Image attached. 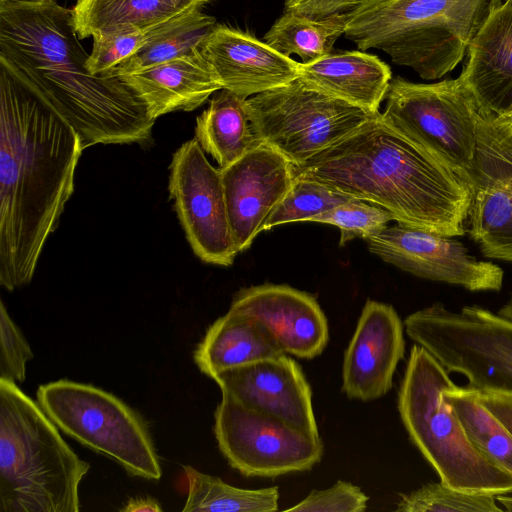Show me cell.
Listing matches in <instances>:
<instances>
[{
    "label": "cell",
    "instance_id": "6da1fadb",
    "mask_svg": "<svg viewBox=\"0 0 512 512\" xmlns=\"http://www.w3.org/2000/svg\"><path fill=\"white\" fill-rule=\"evenodd\" d=\"M72 9L54 0H0V67L76 131L82 149L144 144L155 120L120 77L93 75Z\"/></svg>",
    "mask_w": 512,
    "mask_h": 512
},
{
    "label": "cell",
    "instance_id": "7a4b0ae2",
    "mask_svg": "<svg viewBox=\"0 0 512 512\" xmlns=\"http://www.w3.org/2000/svg\"><path fill=\"white\" fill-rule=\"evenodd\" d=\"M71 125L0 67V284H28L74 190Z\"/></svg>",
    "mask_w": 512,
    "mask_h": 512
},
{
    "label": "cell",
    "instance_id": "3957f363",
    "mask_svg": "<svg viewBox=\"0 0 512 512\" xmlns=\"http://www.w3.org/2000/svg\"><path fill=\"white\" fill-rule=\"evenodd\" d=\"M295 176L318 180L389 210L397 222L445 236L465 231L470 184L374 115L318 153Z\"/></svg>",
    "mask_w": 512,
    "mask_h": 512
},
{
    "label": "cell",
    "instance_id": "277c9868",
    "mask_svg": "<svg viewBox=\"0 0 512 512\" xmlns=\"http://www.w3.org/2000/svg\"><path fill=\"white\" fill-rule=\"evenodd\" d=\"M37 401L0 379V512H78L90 465Z\"/></svg>",
    "mask_w": 512,
    "mask_h": 512
},
{
    "label": "cell",
    "instance_id": "5b68a950",
    "mask_svg": "<svg viewBox=\"0 0 512 512\" xmlns=\"http://www.w3.org/2000/svg\"><path fill=\"white\" fill-rule=\"evenodd\" d=\"M493 0H360L344 35L361 51L378 49L424 80L451 72L487 17Z\"/></svg>",
    "mask_w": 512,
    "mask_h": 512
},
{
    "label": "cell",
    "instance_id": "8992f818",
    "mask_svg": "<svg viewBox=\"0 0 512 512\" xmlns=\"http://www.w3.org/2000/svg\"><path fill=\"white\" fill-rule=\"evenodd\" d=\"M455 385L446 368L425 348L410 350L398 392V410L412 443L445 484L464 491L512 492V475L472 444L443 393Z\"/></svg>",
    "mask_w": 512,
    "mask_h": 512
},
{
    "label": "cell",
    "instance_id": "52a82bcc",
    "mask_svg": "<svg viewBox=\"0 0 512 512\" xmlns=\"http://www.w3.org/2000/svg\"><path fill=\"white\" fill-rule=\"evenodd\" d=\"M37 402L65 434L120 464L128 474L159 480L162 469L143 418L115 395L61 379L38 387Z\"/></svg>",
    "mask_w": 512,
    "mask_h": 512
},
{
    "label": "cell",
    "instance_id": "ba28073f",
    "mask_svg": "<svg viewBox=\"0 0 512 512\" xmlns=\"http://www.w3.org/2000/svg\"><path fill=\"white\" fill-rule=\"evenodd\" d=\"M403 323L411 340L467 386L512 393V321L478 305L454 311L435 302Z\"/></svg>",
    "mask_w": 512,
    "mask_h": 512
},
{
    "label": "cell",
    "instance_id": "9c48e42d",
    "mask_svg": "<svg viewBox=\"0 0 512 512\" xmlns=\"http://www.w3.org/2000/svg\"><path fill=\"white\" fill-rule=\"evenodd\" d=\"M381 118L470 184L482 117L460 77L435 83L392 79Z\"/></svg>",
    "mask_w": 512,
    "mask_h": 512
},
{
    "label": "cell",
    "instance_id": "30bf717a",
    "mask_svg": "<svg viewBox=\"0 0 512 512\" xmlns=\"http://www.w3.org/2000/svg\"><path fill=\"white\" fill-rule=\"evenodd\" d=\"M246 109L261 141L295 167L347 137L378 113L315 90L300 79L253 95Z\"/></svg>",
    "mask_w": 512,
    "mask_h": 512
},
{
    "label": "cell",
    "instance_id": "8fae6325",
    "mask_svg": "<svg viewBox=\"0 0 512 512\" xmlns=\"http://www.w3.org/2000/svg\"><path fill=\"white\" fill-rule=\"evenodd\" d=\"M214 433L229 465L246 477L307 471L324 454L320 437L248 408L224 393L214 413Z\"/></svg>",
    "mask_w": 512,
    "mask_h": 512
},
{
    "label": "cell",
    "instance_id": "7c38bea8",
    "mask_svg": "<svg viewBox=\"0 0 512 512\" xmlns=\"http://www.w3.org/2000/svg\"><path fill=\"white\" fill-rule=\"evenodd\" d=\"M169 193L196 256L209 264L232 265L238 252L221 171L210 164L196 138L183 143L173 154Z\"/></svg>",
    "mask_w": 512,
    "mask_h": 512
},
{
    "label": "cell",
    "instance_id": "4fadbf2b",
    "mask_svg": "<svg viewBox=\"0 0 512 512\" xmlns=\"http://www.w3.org/2000/svg\"><path fill=\"white\" fill-rule=\"evenodd\" d=\"M370 252L415 276L463 287L472 292L500 291L504 271L469 254L453 237L401 222L365 238Z\"/></svg>",
    "mask_w": 512,
    "mask_h": 512
},
{
    "label": "cell",
    "instance_id": "5bb4252c",
    "mask_svg": "<svg viewBox=\"0 0 512 512\" xmlns=\"http://www.w3.org/2000/svg\"><path fill=\"white\" fill-rule=\"evenodd\" d=\"M470 186V237L485 257L512 262V145L483 115Z\"/></svg>",
    "mask_w": 512,
    "mask_h": 512
},
{
    "label": "cell",
    "instance_id": "9a60e30c",
    "mask_svg": "<svg viewBox=\"0 0 512 512\" xmlns=\"http://www.w3.org/2000/svg\"><path fill=\"white\" fill-rule=\"evenodd\" d=\"M237 252L250 247L273 210L289 190L294 165L266 144L220 168Z\"/></svg>",
    "mask_w": 512,
    "mask_h": 512
},
{
    "label": "cell",
    "instance_id": "2e32d148",
    "mask_svg": "<svg viewBox=\"0 0 512 512\" xmlns=\"http://www.w3.org/2000/svg\"><path fill=\"white\" fill-rule=\"evenodd\" d=\"M213 380L242 405L320 437L311 387L301 366L286 353L220 372Z\"/></svg>",
    "mask_w": 512,
    "mask_h": 512
},
{
    "label": "cell",
    "instance_id": "e0dca14e",
    "mask_svg": "<svg viewBox=\"0 0 512 512\" xmlns=\"http://www.w3.org/2000/svg\"><path fill=\"white\" fill-rule=\"evenodd\" d=\"M404 329L393 306L366 301L343 358L342 391L347 397L371 401L390 391L405 354Z\"/></svg>",
    "mask_w": 512,
    "mask_h": 512
},
{
    "label": "cell",
    "instance_id": "ac0fdd59",
    "mask_svg": "<svg viewBox=\"0 0 512 512\" xmlns=\"http://www.w3.org/2000/svg\"><path fill=\"white\" fill-rule=\"evenodd\" d=\"M230 308L259 319L286 354L312 359L328 343V321L316 298L288 285L262 284L241 289Z\"/></svg>",
    "mask_w": 512,
    "mask_h": 512
},
{
    "label": "cell",
    "instance_id": "d6986e66",
    "mask_svg": "<svg viewBox=\"0 0 512 512\" xmlns=\"http://www.w3.org/2000/svg\"><path fill=\"white\" fill-rule=\"evenodd\" d=\"M200 51L223 89L248 98L299 77V62L251 34L217 25Z\"/></svg>",
    "mask_w": 512,
    "mask_h": 512
},
{
    "label": "cell",
    "instance_id": "ffe728a7",
    "mask_svg": "<svg viewBox=\"0 0 512 512\" xmlns=\"http://www.w3.org/2000/svg\"><path fill=\"white\" fill-rule=\"evenodd\" d=\"M459 77L484 117L498 116L512 107V0L492 3L468 46Z\"/></svg>",
    "mask_w": 512,
    "mask_h": 512
},
{
    "label": "cell",
    "instance_id": "44dd1931",
    "mask_svg": "<svg viewBox=\"0 0 512 512\" xmlns=\"http://www.w3.org/2000/svg\"><path fill=\"white\" fill-rule=\"evenodd\" d=\"M144 102L152 119L192 111L223 89L200 50L119 76Z\"/></svg>",
    "mask_w": 512,
    "mask_h": 512
},
{
    "label": "cell",
    "instance_id": "7402d4cb",
    "mask_svg": "<svg viewBox=\"0 0 512 512\" xmlns=\"http://www.w3.org/2000/svg\"><path fill=\"white\" fill-rule=\"evenodd\" d=\"M304 84L324 94L378 113L392 80L391 68L365 51H339L309 63L299 62Z\"/></svg>",
    "mask_w": 512,
    "mask_h": 512
},
{
    "label": "cell",
    "instance_id": "603a6c76",
    "mask_svg": "<svg viewBox=\"0 0 512 512\" xmlns=\"http://www.w3.org/2000/svg\"><path fill=\"white\" fill-rule=\"evenodd\" d=\"M285 354L256 317L232 308L206 331L194 351L199 370L210 378L243 365Z\"/></svg>",
    "mask_w": 512,
    "mask_h": 512
},
{
    "label": "cell",
    "instance_id": "cb8c5ba5",
    "mask_svg": "<svg viewBox=\"0 0 512 512\" xmlns=\"http://www.w3.org/2000/svg\"><path fill=\"white\" fill-rule=\"evenodd\" d=\"M246 99L221 89L196 119L195 138L225 168L261 145L250 121Z\"/></svg>",
    "mask_w": 512,
    "mask_h": 512
},
{
    "label": "cell",
    "instance_id": "d4e9b609",
    "mask_svg": "<svg viewBox=\"0 0 512 512\" xmlns=\"http://www.w3.org/2000/svg\"><path fill=\"white\" fill-rule=\"evenodd\" d=\"M210 0H77L73 17L79 38L122 27L156 26Z\"/></svg>",
    "mask_w": 512,
    "mask_h": 512
},
{
    "label": "cell",
    "instance_id": "484cf974",
    "mask_svg": "<svg viewBox=\"0 0 512 512\" xmlns=\"http://www.w3.org/2000/svg\"><path fill=\"white\" fill-rule=\"evenodd\" d=\"M202 7L186 10L150 29L147 41L112 75L119 77L192 54L218 25Z\"/></svg>",
    "mask_w": 512,
    "mask_h": 512
},
{
    "label": "cell",
    "instance_id": "4316f807",
    "mask_svg": "<svg viewBox=\"0 0 512 512\" xmlns=\"http://www.w3.org/2000/svg\"><path fill=\"white\" fill-rule=\"evenodd\" d=\"M346 23L347 13L313 19L284 12L263 39L282 55H298L302 63H309L333 52Z\"/></svg>",
    "mask_w": 512,
    "mask_h": 512
},
{
    "label": "cell",
    "instance_id": "83f0119b",
    "mask_svg": "<svg viewBox=\"0 0 512 512\" xmlns=\"http://www.w3.org/2000/svg\"><path fill=\"white\" fill-rule=\"evenodd\" d=\"M466 435L491 463L512 475V434L479 402L469 386L453 385L443 393Z\"/></svg>",
    "mask_w": 512,
    "mask_h": 512
},
{
    "label": "cell",
    "instance_id": "f1b7e54d",
    "mask_svg": "<svg viewBox=\"0 0 512 512\" xmlns=\"http://www.w3.org/2000/svg\"><path fill=\"white\" fill-rule=\"evenodd\" d=\"M184 470L188 494L183 512H274L278 510L277 486L245 489L227 484L221 478L199 472L191 466Z\"/></svg>",
    "mask_w": 512,
    "mask_h": 512
},
{
    "label": "cell",
    "instance_id": "f546056e",
    "mask_svg": "<svg viewBox=\"0 0 512 512\" xmlns=\"http://www.w3.org/2000/svg\"><path fill=\"white\" fill-rule=\"evenodd\" d=\"M353 199L357 198L318 180L295 176L289 190L265 222L263 230L290 222L312 221L316 216Z\"/></svg>",
    "mask_w": 512,
    "mask_h": 512
},
{
    "label": "cell",
    "instance_id": "4dcf8cb0",
    "mask_svg": "<svg viewBox=\"0 0 512 512\" xmlns=\"http://www.w3.org/2000/svg\"><path fill=\"white\" fill-rule=\"evenodd\" d=\"M495 495L453 488L441 480L429 482L402 495L396 511L401 512H496Z\"/></svg>",
    "mask_w": 512,
    "mask_h": 512
},
{
    "label": "cell",
    "instance_id": "1f68e13d",
    "mask_svg": "<svg viewBox=\"0 0 512 512\" xmlns=\"http://www.w3.org/2000/svg\"><path fill=\"white\" fill-rule=\"evenodd\" d=\"M391 221L396 218L389 210L360 199L340 204L312 220L338 227L341 246L355 238L365 239Z\"/></svg>",
    "mask_w": 512,
    "mask_h": 512
},
{
    "label": "cell",
    "instance_id": "d6a6232c",
    "mask_svg": "<svg viewBox=\"0 0 512 512\" xmlns=\"http://www.w3.org/2000/svg\"><path fill=\"white\" fill-rule=\"evenodd\" d=\"M151 28L122 27L95 34L87 60L88 70L93 75L116 77L113 71L147 41Z\"/></svg>",
    "mask_w": 512,
    "mask_h": 512
},
{
    "label": "cell",
    "instance_id": "836d02e7",
    "mask_svg": "<svg viewBox=\"0 0 512 512\" xmlns=\"http://www.w3.org/2000/svg\"><path fill=\"white\" fill-rule=\"evenodd\" d=\"M32 349L19 327L0 303V379L22 382L27 362L33 359Z\"/></svg>",
    "mask_w": 512,
    "mask_h": 512
},
{
    "label": "cell",
    "instance_id": "e575fe53",
    "mask_svg": "<svg viewBox=\"0 0 512 512\" xmlns=\"http://www.w3.org/2000/svg\"><path fill=\"white\" fill-rule=\"evenodd\" d=\"M369 497L360 487L338 480L323 490H312L302 501L285 509L286 512H362Z\"/></svg>",
    "mask_w": 512,
    "mask_h": 512
},
{
    "label": "cell",
    "instance_id": "d590c367",
    "mask_svg": "<svg viewBox=\"0 0 512 512\" xmlns=\"http://www.w3.org/2000/svg\"><path fill=\"white\" fill-rule=\"evenodd\" d=\"M360 0H284V12L323 19L333 15L348 13Z\"/></svg>",
    "mask_w": 512,
    "mask_h": 512
},
{
    "label": "cell",
    "instance_id": "8d00e7d4",
    "mask_svg": "<svg viewBox=\"0 0 512 512\" xmlns=\"http://www.w3.org/2000/svg\"><path fill=\"white\" fill-rule=\"evenodd\" d=\"M474 390L479 402L512 434V393L492 389Z\"/></svg>",
    "mask_w": 512,
    "mask_h": 512
},
{
    "label": "cell",
    "instance_id": "74e56055",
    "mask_svg": "<svg viewBox=\"0 0 512 512\" xmlns=\"http://www.w3.org/2000/svg\"><path fill=\"white\" fill-rule=\"evenodd\" d=\"M496 133L504 142L512 145V107L495 117H486Z\"/></svg>",
    "mask_w": 512,
    "mask_h": 512
},
{
    "label": "cell",
    "instance_id": "f35d334b",
    "mask_svg": "<svg viewBox=\"0 0 512 512\" xmlns=\"http://www.w3.org/2000/svg\"><path fill=\"white\" fill-rule=\"evenodd\" d=\"M123 512H162L161 504L153 497L139 496L130 498L120 509Z\"/></svg>",
    "mask_w": 512,
    "mask_h": 512
},
{
    "label": "cell",
    "instance_id": "ab89813d",
    "mask_svg": "<svg viewBox=\"0 0 512 512\" xmlns=\"http://www.w3.org/2000/svg\"><path fill=\"white\" fill-rule=\"evenodd\" d=\"M500 316L512 321V294L509 300L498 310Z\"/></svg>",
    "mask_w": 512,
    "mask_h": 512
},
{
    "label": "cell",
    "instance_id": "60d3db41",
    "mask_svg": "<svg viewBox=\"0 0 512 512\" xmlns=\"http://www.w3.org/2000/svg\"><path fill=\"white\" fill-rule=\"evenodd\" d=\"M498 503L502 504L504 509L512 512V496L506 494L495 495Z\"/></svg>",
    "mask_w": 512,
    "mask_h": 512
},
{
    "label": "cell",
    "instance_id": "b9f144b4",
    "mask_svg": "<svg viewBox=\"0 0 512 512\" xmlns=\"http://www.w3.org/2000/svg\"><path fill=\"white\" fill-rule=\"evenodd\" d=\"M6 1H18V2H37V1H43V0H6Z\"/></svg>",
    "mask_w": 512,
    "mask_h": 512
}]
</instances>
